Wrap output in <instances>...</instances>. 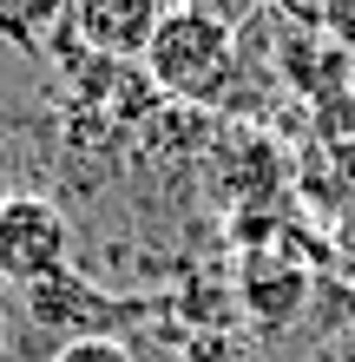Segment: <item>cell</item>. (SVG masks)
Returning a JSON list of instances; mask_svg holds the SVG:
<instances>
[{"mask_svg": "<svg viewBox=\"0 0 355 362\" xmlns=\"http://www.w3.org/2000/svg\"><path fill=\"white\" fill-rule=\"evenodd\" d=\"M47 362H138L119 336H79V343H59Z\"/></svg>", "mask_w": 355, "mask_h": 362, "instance_id": "8992f818", "label": "cell"}, {"mask_svg": "<svg viewBox=\"0 0 355 362\" xmlns=\"http://www.w3.org/2000/svg\"><path fill=\"white\" fill-rule=\"evenodd\" d=\"M27 316H33L47 336H59V343H79V336H112V329H106L112 303H106L92 284H79L73 270L33 284V290H27Z\"/></svg>", "mask_w": 355, "mask_h": 362, "instance_id": "277c9868", "label": "cell"}, {"mask_svg": "<svg viewBox=\"0 0 355 362\" xmlns=\"http://www.w3.org/2000/svg\"><path fill=\"white\" fill-rule=\"evenodd\" d=\"M184 7H191V13H204V20H217V27H231V33H237L243 20H250V13L263 7V0H184Z\"/></svg>", "mask_w": 355, "mask_h": 362, "instance_id": "52a82bcc", "label": "cell"}, {"mask_svg": "<svg viewBox=\"0 0 355 362\" xmlns=\"http://www.w3.org/2000/svg\"><path fill=\"white\" fill-rule=\"evenodd\" d=\"M145 73L164 99H184V105H217L224 86L237 73V33L204 20L191 7H172L158 20L152 47H145Z\"/></svg>", "mask_w": 355, "mask_h": 362, "instance_id": "6da1fadb", "label": "cell"}, {"mask_svg": "<svg viewBox=\"0 0 355 362\" xmlns=\"http://www.w3.org/2000/svg\"><path fill=\"white\" fill-rule=\"evenodd\" d=\"M0 47H13V53H27V59H40V53H47L27 27H20V13L7 7V0H0Z\"/></svg>", "mask_w": 355, "mask_h": 362, "instance_id": "ba28073f", "label": "cell"}, {"mask_svg": "<svg viewBox=\"0 0 355 362\" xmlns=\"http://www.w3.org/2000/svg\"><path fill=\"white\" fill-rule=\"evenodd\" d=\"M7 198H13V191H7V178H0V204H7Z\"/></svg>", "mask_w": 355, "mask_h": 362, "instance_id": "9c48e42d", "label": "cell"}, {"mask_svg": "<svg viewBox=\"0 0 355 362\" xmlns=\"http://www.w3.org/2000/svg\"><path fill=\"white\" fill-rule=\"evenodd\" d=\"M7 7L20 13V27H27L40 47H47L53 33H66V20H73V0H7Z\"/></svg>", "mask_w": 355, "mask_h": 362, "instance_id": "5b68a950", "label": "cell"}, {"mask_svg": "<svg viewBox=\"0 0 355 362\" xmlns=\"http://www.w3.org/2000/svg\"><path fill=\"white\" fill-rule=\"evenodd\" d=\"M172 13L164 0H73V40L86 47L92 59H112V66H125V59H145V47H152L158 20Z\"/></svg>", "mask_w": 355, "mask_h": 362, "instance_id": "3957f363", "label": "cell"}, {"mask_svg": "<svg viewBox=\"0 0 355 362\" xmlns=\"http://www.w3.org/2000/svg\"><path fill=\"white\" fill-rule=\"evenodd\" d=\"M66 257H73V230L59 218V204L40 191H13L0 204V284L33 290L66 270Z\"/></svg>", "mask_w": 355, "mask_h": 362, "instance_id": "7a4b0ae2", "label": "cell"}, {"mask_svg": "<svg viewBox=\"0 0 355 362\" xmlns=\"http://www.w3.org/2000/svg\"><path fill=\"white\" fill-rule=\"evenodd\" d=\"M164 7H184V0H164Z\"/></svg>", "mask_w": 355, "mask_h": 362, "instance_id": "30bf717a", "label": "cell"}]
</instances>
